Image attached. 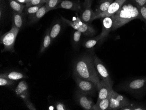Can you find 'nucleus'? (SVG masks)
<instances>
[{
	"mask_svg": "<svg viewBox=\"0 0 146 110\" xmlns=\"http://www.w3.org/2000/svg\"><path fill=\"white\" fill-rule=\"evenodd\" d=\"M73 75L93 82L98 90L100 80L95 68L94 56L85 55L77 59L74 63Z\"/></svg>",
	"mask_w": 146,
	"mask_h": 110,
	"instance_id": "1",
	"label": "nucleus"
},
{
	"mask_svg": "<svg viewBox=\"0 0 146 110\" xmlns=\"http://www.w3.org/2000/svg\"><path fill=\"white\" fill-rule=\"evenodd\" d=\"M113 16V31L123 27L135 19H139L141 20L139 9L131 0H127Z\"/></svg>",
	"mask_w": 146,
	"mask_h": 110,
	"instance_id": "2",
	"label": "nucleus"
},
{
	"mask_svg": "<svg viewBox=\"0 0 146 110\" xmlns=\"http://www.w3.org/2000/svg\"><path fill=\"white\" fill-rule=\"evenodd\" d=\"M122 89L136 97H142L146 93V76L127 81L122 85Z\"/></svg>",
	"mask_w": 146,
	"mask_h": 110,
	"instance_id": "3",
	"label": "nucleus"
},
{
	"mask_svg": "<svg viewBox=\"0 0 146 110\" xmlns=\"http://www.w3.org/2000/svg\"><path fill=\"white\" fill-rule=\"evenodd\" d=\"M61 19L65 25L71 27L75 30L81 32L85 36L92 37L96 33L95 29L89 24L83 22L78 15L77 17H74L72 20H68L63 17H61Z\"/></svg>",
	"mask_w": 146,
	"mask_h": 110,
	"instance_id": "4",
	"label": "nucleus"
},
{
	"mask_svg": "<svg viewBox=\"0 0 146 110\" xmlns=\"http://www.w3.org/2000/svg\"><path fill=\"white\" fill-rule=\"evenodd\" d=\"M20 29L12 25L11 29L2 35L0 38V43L4 46L2 52H14V46L16 37Z\"/></svg>",
	"mask_w": 146,
	"mask_h": 110,
	"instance_id": "5",
	"label": "nucleus"
},
{
	"mask_svg": "<svg viewBox=\"0 0 146 110\" xmlns=\"http://www.w3.org/2000/svg\"><path fill=\"white\" fill-rule=\"evenodd\" d=\"M130 101L126 97L117 93L112 89L108 110H120L123 107L130 105Z\"/></svg>",
	"mask_w": 146,
	"mask_h": 110,
	"instance_id": "6",
	"label": "nucleus"
},
{
	"mask_svg": "<svg viewBox=\"0 0 146 110\" xmlns=\"http://www.w3.org/2000/svg\"><path fill=\"white\" fill-rule=\"evenodd\" d=\"M78 90L81 92L90 96H94L98 90L97 86L89 80H85L77 76H74Z\"/></svg>",
	"mask_w": 146,
	"mask_h": 110,
	"instance_id": "7",
	"label": "nucleus"
},
{
	"mask_svg": "<svg viewBox=\"0 0 146 110\" xmlns=\"http://www.w3.org/2000/svg\"><path fill=\"white\" fill-rule=\"evenodd\" d=\"M75 100L78 105L83 109L86 110H96V103H94L90 95L76 91Z\"/></svg>",
	"mask_w": 146,
	"mask_h": 110,
	"instance_id": "8",
	"label": "nucleus"
},
{
	"mask_svg": "<svg viewBox=\"0 0 146 110\" xmlns=\"http://www.w3.org/2000/svg\"><path fill=\"white\" fill-rule=\"evenodd\" d=\"M94 62L98 74L100 77L101 80H104L111 85H113V82L108 70L102 61L97 56H94Z\"/></svg>",
	"mask_w": 146,
	"mask_h": 110,
	"instance_id": "9",
	"label": "nucleus"
},
{
	"mask_svg": "<svg viewBox=\"0 0 146 110\" xmlns=\"http://www.w3.org/2000/svg\"><path fill=\"white\" fill-rule=\"evenodd\" d=\"M127 1V0H115V1H114L111 4L107 10L100 14L96 15L95 17V19L105 18L106 17H109V16L114 15L121 8L124 3Z\"/></svg>",
	"mask_w": 146,
	"mask_h": 110,
	"instance_id": "10",
	"label": "nucleus"
},
{
	"mask_svg": "<svg viewBox=\"0 0 146 110\" xmlns=\"http://www.w3.org/2000/svg\"><path fill=\"white\" fill-rule=\"evenodd\" d=\"M64 9L70 10L76 12H80L82 10V5L78 1L62 0L58 5L56 9Z\"/></svg>",
	"mask_w": 146,
	"mask_h": 110,
	"instance_id": "11",
	"label": "nucleus"
},
{
	"mask_svg": "<svg viewBox=\"0 0 146 110\" xmlns=\"http://www.w3.org/2000/svg\"><path fill=\"white\" fill-rule=\"evenodd\" d=\"M112 85L109 83L105 82L104 80H100V87L98 89V96L96 104L102 100L105 99L108 97L112 90Z\"/></svg>",
	"mask_w": 146,
	"mask_h": 110,
	"instance_id": "12",
	"label": "nucleus"
},
{
	"mask_svg": "<svg viewBox=\"0 0 146 110\" xmlns=\"http://www.w3.org/2000/svg\"><path fill=\"white\" fill-rule=\"evenodd\" d=\"M113 23V16L103 18L102 21V28L101 33L100 34L101 40L107 37L109 33L112 30Z\"/></svg>",
	"mask_w": 146,
	"mask_h": 110,
	"instance_id": "13",
	"label": "nucleus"
},
{
	"mask_svg": "<svg viewBox=\"0 0 146 110\" xmlns=\"http://www.w3.org/2000/svg\"><path fill=\"white\" fill-rule=\"evenodd\" d=\"M15 93L23 101L29 99L28 85L25 81H22L19 83L15 89Z\"/></svg>",
	"mask_w": 146,
	"mask_h": 110,
	"instance_id": "14",
	"label": "nucleus"
},
{
	"mask_svg": "<svg viewBox=\"0 0 146 110\" xmlns=\"http://www.w3.org/2000/svg\"><path fill=\"white\" fill-rule=\"evenodd\" d=\"M96 13L95 11L92 10L91 7L83 8L81 12L80 18L84 23L90 24L95 19Z\"/></svg>",
	"mask_w": 146,
	"mask_h": 110,
	"instance_id": "15",
	"label": "nucleus"
},
{
	"mask_svg": "<svg viewBox=\"0 0 146 110\" xmlns=\"http://www.w3.org/2000/svg\"><path fill=\"white\" fill-rule=\"evenodd\" d=\"M49 11H50L47 9L46 5L44 4L35 13L29 16V24H33L37 23Z\"/></svg>",
	"mask_w": 146,
	"mask_h": 110,
	"instance_id": "16",
	"label": "nucleus"
},
{
	"mask_svg": "<svg viewBox=\"0 0 146 110\" xmlns=\"http://www.w3.org/2000/svg\"><path fill=\"white\" fill-rule=\"evenodd\" d=\"M24 14L23 13H20L13 11L12 15L13 26H15L19 29H22L24 25Z\"/></svg>",
	"mask_w": 146,
	"mask_h": 110,
	"instance_id": "17",
	"label": "nucleus"
},
{
	"mask_svg": "<svg viewBox=\"0 0 146 110\" xmlns=\"http://www.w3.org/2000/svg\"><path fill=\"white\" fill-rule=\"evenodd\" d=\"M0 77H5L6 78L9 79L11 80L15 81V80H18L22 79L27 78L28 76L23 73L13 71V72L1 74Z\"/></svg>",
	"mask_w": 146,
	"mask_h": 110,
	"instance_id": "18",
	"label": "nucleus"
},
{
	"mask_svg": "<svg viewBox=\"0 0 146 110\" xmlns=\"http://www.w3.org/2000/svg\"><path fill=\"white\" fill-rule=\"evenodd\" d=\"M62 30V25L60 21H56L50 28V36L52 41L55 40Z\"/></svg>",
	"mask_w": 146,
	"mask_h": 110,
	"instance_id": "19",
	"label": "nucleus"
},
{
	"mask_svg": "<svg viewBox=\"0 0 146 110\" xmlns=\"http://www.w3.org/2000/svg\"><path fill=\"white\" fill-rule=\"evenodd\" d=\"M50 29L46 31L45 33V36L43 37V40L41 45L40 49L39 52L40 54L43 53L45 51L47 50V48L50 47L52 41L51 38L50 36Z\"/></svg>",
	"mask_w": 146,
	"mask_h": 110,
	"instance_id": "20",
	"label": "nucleus"
},
{
	"mask_svg": "<svg viewBox=\"0 0 146 110\" xmlns=\"http://www.w3.org/2000/svg\"><path fill=\"white\" fill-rule=\"evenodd\" d=\"M101 41L100 34L93 38L86 40L83 43V46L86 49L91 50L94 48L96 45Z\"/></svg>",
	"mask_w": 146,
	"mask_h": 110,
	"instance_id": "21",
	"label": "nucleus"
},
{
	"mask_svg": "<svg viewBox=\"0 0 146 110\" xmlns=\"http://www.w3.org/2000/svg\"><path fill=\"white\" fill-rule=\"evenodd\" d=\"M9 4L13 11L20 13H23L25 7V5L19 3L17 0H9Z\"/></svg>",
	"mask_w": 146,
	"mask_h": 110,
	"instance_id": "22",
	"label": "nucleus"
},
{
	"mask_svg": "<svg viewBox=\"0 0 146 110\" xmlns=\"http://www.w3.org/2000/svg\"><path fill=\"white\" fill-rule=\"evenodd\" d=\"M111 93V92L106 98L102 100L97 104L96 103V110H108V108H109V105H110Z\"/></svg>",
	"mask_w": 146,
	"mask_h": 110,
	"instance_id": "23",
	"label": "nucleus"
},
{
	"mask_svg": "<svg viewBox=\"0 0 146 110\" xmlns=\"http://www.w3.org/2000/svg\"><path fill=\"white\" fill-rule=\"evenodd\" d=\"M112 2L113 1H111V0H106V1L101 3L99 7L97 8L95 11L96 16L106 11Z\"/></svg>",
	"mask_w": 146,
	"mask_h": 110,
	"instance_id": "24",
	"label": "nucleus"
},
{
	"mask_svg": "<svg viewBox=\"0 0 146 110\" xmlns=\"http://www.w3.org/2000/svg\"><path fill=\"white\" fill-rule=\"evenodd\" d=\"M44 4H40V5H37L25 7L24 9V14L25 15H28V16L34 14Z\"/></svg>",
	"mask_w": 146,
	"mask_h": 110,
	"instance_id": "25",
	"label": "nucleus"
},
{
	"mask_svg": "<svg viewBox=\"0 0 146 110\" xmlns=\"http://www.w3.org/2000/svg\"><path fill=\"white\" fill-rule=\"evenodd\" d=\"M83 33L78 30H75L74 32L72 37V43L74 47H77L82 40Z\"/></svg>",
	"mask_w": 146,
	"mask_h": 110,
	"instance_id": "26",
	"label": "nucleus"
},
{
	"mask_svg": "<svg viewBox=\"0 0 146 110\" xmlns=\"http://www.w3.org/2000/svg\"><path fill=\"white\" fill-rule=\"evenodd\" d=\"M62 0H46L45 5L50 11L56 9V7L62 1Z\"/></svg>",
	"mask_w": 146,
	"mask_h": 110,
	"instance_id": "27",
	"label": "nucleus"
},
{
	"mask_svg": "<svg viewBox=\"0 0 146 110\" xmlns=\"http://www.w3.org/2000/svg\"><path fill=\"white\" fill-rule=\"evenodd\" d=\"M14 83V80L6 78L5 77H0V86L1 87L11 86L13 85Z\"/></svg>",
	"mask_w": 146,
	"mask_h": 110,
	"instance_id": "28",
	"label": "nucleus"
},
{
	"mask_svg": "<svg viewBox=\"0 0 146 110\" xmlns=\"http://www.w3.org/2000/svg\"><path fill=\"white\" fill-rule=\"evenodd\" d=\"M45 3H46V0H32L30 2L25 4V7L37 5L40 4H45Z\"/></svg>",
	"mask_w": 146,
	"mask_h": 110,
	"instance_id": "29",
	"label": "nucleus"
},
{
	"mask_svg": "<svg viewBox=\"0 0 146 110\" xmlns=\"http://www.w3.org/2000/svg\"><path fill=\"white\" fill-rule=\"evenodd\" d=\"M139 9L141 17V20L144 22L146 25V5L139 8Z\"/></svg>",
	"mask_w": 146,
	"mask_h": 110,
	"instance_id": "30",
	"label": "nucleus"
},
{
	"mask_svg": "<svg viewBox=\"0 0 146 110\" xmlns=\"http://www.w3.org/2000/svg\"><path fill=\"white\" fill-rule=\"evenodd\" d=\"M132 110H146V106L140 103H132Z\"/></svg>",
	"mask_w": 146,
	"mask_h": 110,
	"instance_id": "31",
	"label": "nucleus"
},
{
	"mask_svg": "<svg viewBox=\"0 0 146 110\" xmlns=\"http://www.w3.org/2000/svg\"><path fill=\"white\" fill-rule=\"evenodd\" d=\"M6 5L5 2H1V5H0V17H1V21H2V19L4 17Z\"/></svg>",
	"mask_w": 146,
	"mask_h": 110,
	"instance_id": "32",
	"label": "nucleus"
},
{
	"mask_svg": "<svg viewBox=\"0 0 146 110\" xmlns=\"http://www.w3.org/2000/svg\"><path fill=\"white\" fill-rule=\"evenodd\" d=\"M138 8L146 5V0H131Z\"/></svg>",
	"mask_w": 146,
	"mask_h": 110,
	"instance_id": "33",
	"label": "nucleus"
},
{
	"mask_svg": "<svg viewBox=\"0 0 146 110\" xmlns=\"http://www.w3.org/2000/svg\"><path fill=\"white\" fill-rule=\"evenodd\" d=\"M55 108L56 110H68L65 105L63 103L58 102L56 103L55 105Z\"/></svg>",
	"mask_w": 146,
	"mask_h": 110,
	"instance_id": "34",
	"label": "nucleus"
},
{
	"mask_svg": "<svg viewBox=\"0 0 146 110\" xmlns=\"http://www.w3.org/2000/svg\"><path fill=\"white\" fill-rule=\"evenodd\" d=\"M23 101L24 102L25 105L26 106V107H27V108H28V109H29V110H36V108H35L34 106L33 105V103H31V102L30 101V100H29V99L25 100V101Z\"/></svg>",
	"mask_w": 146,
	"mask_h": 110,
	"instance_id": "35",
	"label": "nucleus"
},
{
	"mask_svg": "<svg viewBox=\"0 0 146 110\" xmlns=\"http://www.w3.org/2000/svg\"><path fill=\"white\" fill-rule=\"evenodd\" d=\"M92 2V0H84L83 5V8L91 7Z\"/></svg>",
	"mask_w": 146,
	"mask_h": 110,
	"instance_id": "36",
	"label": "nucleus"
},
{
	"mask_svg": "<svg viewBox=\"0 0 146 110\" xmlns=\"http://www.w3.org/2000/svg\"><path fill=\"white\" fill-rule=\"evenodd\" d=\"M17 1L19 3L22 4H24V5H25L28 3L26 0H17Z\"/></svg>",
	"mask_w": 146,
	"mask_h": 110,
	"instance_id": "37",
	"label": "nucleus"
},
{
	"mask_svg": "<svg viewBox=\"0 0 146 110\" xmlns=\"http://www.w3.org/2000/svg\"><path fill=\"white\" fill-rule=\"evenodd\" d=\"M106 0H100V3H102V2H104V1H106Z\"/></svg>",
	"mask_w": 146,
	"mask_h": 110,
	"instance_id": "38",
	"label": "nucleus"
},
{
	"mask_svg": "<svg viewBox=\"0 0 146 110\" xmlns=\"http://www.w3.org/2000/svg\"><path fill=\"white\" fill-rule=\"evenodd\" d=\"M5 0H0V2H5Z\"/></svg>",
	"mask_w": 146,
	"mask_h": 110,
	"instance_id": "39",
	"label": "nucleus"
},
{
	"mask_svg": "<svg viewBox=\"0 0 146 110\" xmlns=\"http://www.w3.org/2000/svg\"><path fill=\"white\" fill-rule=\"evenodd\" d=\"M27 1L28 3V2H30V1H32V0H26Z\"/></svg>",
	"mask_w": 146,
	"mask_h": 110,
	"instance_id": "40",
	"label": "nucleus"
},
{
	"mask_svg": "<svg viewBox=\"0 0 146 110\" xmlns=\"http://www.w3.org/2000/svg\"><path fill=\"white\" fill-rule=\"evenodd\" d=\"M111 1H113L114 0H111Z\"/></svg>",
	"mask_w": 146,
	"mask_h": 110,
	"instance_id": "41",
	"label": "nucleus"
}]
</instances>
